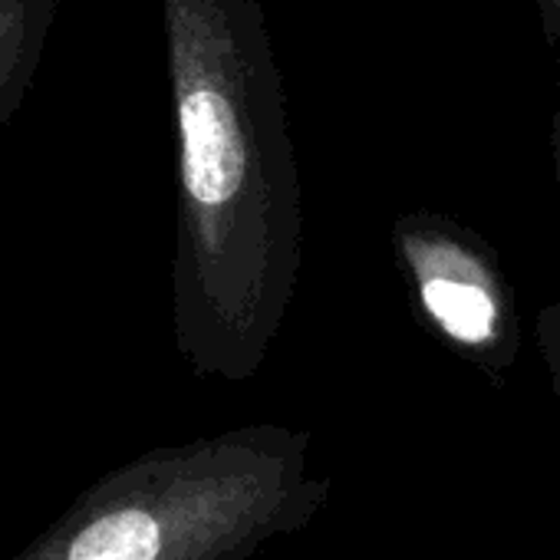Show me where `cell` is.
<instances>
[{
	"mask_svg": "<svg viewBox=\"0 0 560 560\" xmlns=\"http://www.w3.org/2000/svg\"><path fill=\"white\" fill-rule=\"evenodd\" d=\"M178 136L175 340L198 376H250L294 294L301 185L257 0H162Z\"/></svg>",
	"mask_w": 560,
	"mask_h": 560,
	"instance_id": "obj_1",
	"label": "cell"
},
{
	"mask_svg": "<svg viewBox=\"0 0 560 560\" xmlns=\"http://www.w3.org/2000/svg\"><path fill=\"white\" fill-rule=\"evenodd\" d=\"M314 501L301 435L241 429L106 471L11 560H247Z\"/></svg>",
	"mask_w": 560,
	"mask_h": 560,
	"instance_id": "obj_2",
	"label": "cell"
},
{
	"mask_svg": "<svg viewBox=\"0 0 560 560\" xmlns=\"http://www.w3.org/2000/svg\"><path fill=\"white\" fill-rule=\"evenodd\" d=\"M402 250L435 327L462 347H491L501 330V298L475 250L432 228H409Z\"/></svg>",
	"mask_w": 560,
	"mask_h": 560,
	"instance_id": "obj_3",
	"label": "cell"
},
{
	"mask_svg": "<svg viewBox=\"0 0 560 560\" xmlns=\"http://www.w3.org/2000/svg\"><path fill=\"white\" fill-rule=\"evenodd\" d=\"M60 0H0V136L40 70Z\"/></svg>",
	"mask_w": 560,
	"mask_h": 560,
	"instance_id": "obj_4",
	"label": "cell"
},
{
	"mask_svg": "<svg viewBox=\"0 0 560 560\" xmlns=\"http://www.w3.org/2000/svg\"><path fill=\"white\" fill-rule=\"evenodd\" d=\"M537 8V21H540V34L547 40V47L560 44V0H534Z\"/></svg>",
	"mask_w": 560,
	"mask_h": 560,
	"instance_id": "obj_5",
	"label": "cell"
}]
</instances>
